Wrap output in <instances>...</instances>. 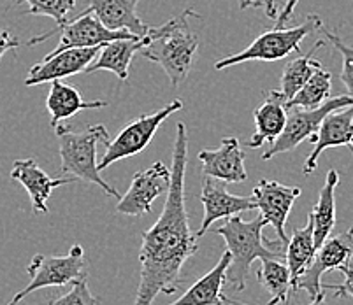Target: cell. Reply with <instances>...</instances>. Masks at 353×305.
Masks as SVG:
<instances>
[{
    "instance_id": "obj_31",
    "label": "cell",
    "mask_w": 353,
    "mask_h": 305,
    "mask_svg": "<svg viewBox=\"0 0 353 305\" xmlns=\"http://www.w3.org/2000/svg\"><path fill=\"white\" fill-rule=\"evenodd\" d=\"M339 272H343L345 275V282L343 284H323V290L332 291L336 298H353V265L341 266Z\"/></svg>"
},
{
    "instance_id": "obj_23",
    "label": "cell",
    "mask_w": 353,
    "mask_h": 305,
    "mask_svg": "<svg viewBox=\"0 0 353 305\" xmlns=\"http://www.w3.org/2000/svg\"><path fill=\"white\" fill-rule=\"evenodd\" d=\"M339 185V174L336 169H330L325 182L319 193V202L311 211L313 218V232L316 247L322 246L329 239L330 232L336 227V188Z\"/></svg>"
},
{
    "instance_id": "obj_9",
    "label": "cell",
    "mask_w": 353,
    "mask_h": 305,
    "mask_svg": "<svg viewBox=\"0 0 353 305\" xmlns=\"http://www.w3.org/2000/svg\"><path fill=\"white\" fill-rule=\"evenodd\" d=\"M54 34H60V43L50 54L62 53V51L74 50V48L104 46V44L111 43V41L127 39V37L136 35L128 30H111L95 14H81L79 12L74 20H67L65 23L59 25L54 30H50L46 34L37 35V37L30 39L28 41V46L43 43V41H46L48 37Z\"/></svg>"
},
{
    "instance_id": "obj_30",
    "label": "cell",
    "mask_w": 353,
    "mask_h": 305,
    "mask_svg": "<svg viewBox=\"0 0 353 305\" xmlns=\"http://www.w3.org/2000/svg\"><path fill=\"white\" fill-rule=\"evenodd\" d=\"M322 32L327 35V39L332 43V46L341 53L343 56V70H341V83L345 85L348 95H353V48L343 43L341 37L334 34V32L325 30L322 27Z\"/></svg>"
},
{
    "instance_id": "obj_1",
    "label": "cell",
    "mask_w": 353,
    "mask_h": 305,
    "mask_svg": "<svg viewBox=\"0 0 353 305\" xmlns=\"http://www.w3.org/2000/svg\"><path fill=\"white\" fill-rule=\"evenodd\" d=\"M188 165V132L185 123L176 125L172 149L171 186L165 205L152 228L141 233V281L132 305H153L159 295H172L185 282L183 265L197 253V235L192 233L185 207V176Z\"/></svg>"
},
{
    "instance_id": "obj_22",
    "label": "cell",
    "mask_w": 353,
    "mask_h": 305,
    "mask_svg": "<svg viewBox=\"0 0 353 305\" xmlns=\"http://www.w3.org/2000/svg\"><path fill=\"white\" fill-rule=\"evenodd\" d=\"M105 105H108L105 101H83L79 90L67 85L62 79H57V81L51 83L50 93H48L46 98V109L50 111L51 116V128H57L62 121L69 120L83 109H101L105 107Z\"/></svg>"
},
{
    "instance_id": "obj_20",
    "label": "cell",
    "mask_w": 353,
    "mask_h": 305,
    "mask_svg": "<svg viewBox=\"0 0 353 305\" xmlns=\"http://www.w3.org/2000/svg\"><path fill=\"white\" fill-rule=\"evenodd\" d=\"M230 265V253L225 251L221 255L220 262L208 272L204 277L188 288L178 300L169 305H223L225 295L223 288L227 284V269Z\"/></svg>"
},
{
    "instance_id": "obj_5",
    "label": "cell",
    "mask_w": 353,
    "mask_h": 305,
    "mask_svg": "<svg viewBox=\"0 0 353 305\" xmlns=\"http://www.w3.org/2000/svg\"><path fill=\"white\" fill-rule=\"evenodd\" d=\"M322 20L319 14H307L303 23L292 28H272V30L260 34L248 48L225 59L216 60L214 69L223 70L227 67L237 65L245 62H278L287 59L288 54L301 51V43L307 35L322 30Z\"/></svg>"
},
{
    "instance_id": "obj_34",
    "label": "cell",
    "mask_w": 353,
    "mask_h": 305,
    "mask_svg": "<svg viewBox=\"0 0 353 305\" xmlns=\"http://www.w3.org/2000/svg\"><path fill=\"white\" fill-rule=\"evenodd\" d=\"M297 4H299V0H287V4L283 6V11L278 14V18H276L274 21L276 28H283L285 23L292 20V16H294V11L295 8H297Z\"/></svg>"
},
{
    "instance_id": "obj_10",
    "label": "cell",
    "mask_w": 353,
    "mask_h": 305,
    "mask_svg": "<svg viewBox=\"0 0 353 305\" xmlns=\"http://www.w3.org/2000/svg\"><path fill=\"white\" fill-rule=\"evenodd\" d=\"M353 260V227L346 232L329 237L322 246L316 249L313 263L307 266V271L299 277L294 288V293L304 290L310 298L319 297L323 293L322 275L329 271H339L341 266L348 265Z\"/></svg>"
},
{
    "instance_id": "obj_19",
    "label": "cell",
    "mask_w": 353,
    "mask_h": 305,
    "mask_svg": "<svg viewBox=\"0 0 353 305\" xmlns=\"http://www.w3.org/2000/svg\"><path fill=\"white\" fill-rule=\"evenodd\" d=\"M139 0H86L81 14H95L111 30H128L144 37L150 30L137 16Z\"/></svg>"
},
{
    "instance_id": "obj_21",
    "label": "cell",
    "mask_w": 353,
    "mask_h": 305,
    "mask_svg": "<svg viewBox=\"0 0 353 305\" xmlns=\"http://www.w3.org/2000/svg\"><path fill=\"white\" fill-rule=\"evenodd\" d=\"M146 44L148 35H144V37L134 35V37H127V39L111 41V43L102 46L101 53L97 54V59L86 69V74H94L99 72V70H109L118 79L127 81L128 67H130L134 54L141 53V50L146 48Z\"/></svg>"
},
{
    "instance_id": "obj_17",
    "label": "cell",
    "mask_w": 353,
    "mask_h": 305,
    "mask_svg": "<svg viewBox=\"0 0 353 305\" xmlns=\"http://www.w3.org/2000/svg\"><path fill=\"white\" fill-rule=\"evenodd\" d=\"M288 101L280 90L265 93L264 101L253 111L255 132L246 146L259 149L265 143L272 144L283 134L288 120Z\"/></svg>"
},
{
    "instance_id": "obj_8",
    "label": "cell",
    "mask_w": 353,
    "mask_h": 305,
    "mask_svg": "<svg viewBox=\"0 0 353 305\" xmlns=\"http://www.w3.org/2000/svg\"><path fill=\"white\" fill-rule=\"evenodd\" d=\"M350 105H353V95H339V97L329 98L325 104L316 109H288V120L283 134L276 139V143L269 146V149L262 155V160H271L276 155L294 151L301 143L316 136V132L320 130L323 120L329 116L330 112L350 107Z\"/></svg>"
},
{
    "instance_id": "obj_18",
    "label": "cell",
    "mask_w": 353,
    "mask_h": 305,
    "mask_svg": "<svg viewBox=\"0 0 353 305\" xmlns=\"http://www.w3.org/2000/svg\"><path fill=\"white\" fill-rule=\"evenodd\" d=\"M11 179L20 182L25 189H27L28 197L32 202V211L37 214H48L50 207H48V198L51 197L54 188L65 186L74 182V178H60L51 179L50 176L37 165L34 158L27 160H16L11 170Z\"/></svg>"
},
{
    "instance_id": "obj_2",
    "label": "cell",
    "mask_w": 353,
    "mask_h": 305,
    "mask_svg": "<svg viewBox=\"0 0 353 305\" xmlns=\"http://www.w3.org/2000/svg\"><path fill=\"white\" fill-rule=\"evenodd\" d=\"M201 18L194 8L174 16L167 23L148 30V44L141 54L157 63L169 76L172 88H178L194 69L195 54L199 51V35L192 30L190 21Z\"/></svg>"
},
{
    "instance_id": "obj_3",
    "label": "cell",
    "mask_w": 353,
    "mask_h": 305,
    "mask_svg": "<svg viewBox=\"0 0 353 305\" xmlns=\"http://www.w3.org/2000/svg\"><path fill=\"white\" fill-rule=\"evenodd\" d=\"M268 227L265 218L260 214L252 221H245L239 216H232L225 223L213 230L216 235L223 237L227 251L230 253V265L227 269V284L236 291L246 288L250 266L255 260L287 258V251H278L269 247V240L264 239V228Z\"/></svg>"
},
{
    "instance_id": "obj_24",
    "label": "cell",
    "mask_w": 353,
    "mask_h": 305,
    "mask_svg": "<svg viewBox=\"0 0 353 305\" xmlns=\"http://www.w3.org/2000/svg\"><path fill=\"white\" fill-rule=\"evenodd\" d=\"M316 244H314L313 218L307 216L306 227L294 228L290 240L287 244V265L292 275V291L299 281L301 275L307 271V266L313 263L316 255Z\"/></svg>"
},
{
    "instance_id": "obj_27",
    "label": "cell",
    "mask_w": 353,
    "mask_h": 305,
    "mask_svg": "<svg viewBox=\"0 0 353 305\" xmlns=\"http://www.w3.org/2000/svg\"><path fill=\"white\" fill-rule=\"evenodd\" d=\"M332 90V74L323 69L322 65L314 70L313 76L306 81V85L295 93V97L288 101V109H316L325 104L330 98Z\"/></svg>"
},
{
    "instance_id": "obj_4",
    "label": "cell",
    "mask_w": 353,
    "mask_h": 305,
    "mask_svg": "<svg viewBox=\"0 0 353 305\" xmlns=\"http://www.w3.org/2000/svg\"><path fill=\"white\" fill-rule=\"evenodd\" d=\"M54 134L60 140V158H62V174H70L74 179L95 185L109 197L120 200L118 189L105 182L99 170L97 146L111 143L109 132L104 125H92L81 132H74L70 127H57Z\"/></svg>"
},
{
    "instance_id": "obj_33",
    "label": "cell",
    "mask_w": 353,
    "mask_h": 305,
    "mask_svg": "<svg viewBox=\"0 0 353 305\" xmlns=\"http://www.w3.org/2000/svg\"><path fill=\"white\" fill-rule=\"evenodd\" d=\"M20 48V39L14 37L9 30L6 28H0V60L8 51H14Z\"/></svg>"
},
{
    "instance_id": "obj_14",
    "label": "cell",
    "mask_w": 353,
    "mask_h": 305,
    "mask_svg": "<svg viewBox=\"0 0 353 305\" xmlns=\"http://www.w3.org/2000/svg\"><path fill=\"white\" fill-rule=\"evenodd\" d=\"M201 202L204 207V216H202L201 230L195 233L197 239L206 235L213 223H216L218 220H229L237 214L256 209L253 197H239V195L229 193L225 182L210 178V176H206V181H204Z\"/></svg>"
},
{
    "instance_id": "obj_25",
    "label": "cell",
    "mask_w": 353,
    "mask_h": 305,
    "mask_svg": "<svg viewBox=\"0 0 353 305\" xmlns=\"http://www.w3.org/2000/svg\"><path fill=\"white\" fill-rule=\"evenodd\" d=\"M256 279L264 286L271 300L265 305L288 304L292 291V275L287 263L278 258L260 260V269L256 271Z\"/></svg>"
},
{
    "instance_id": "obj_32",
    "label": "cell",
    "mask_w": 353,
    "mask_h": 305,
    "mask_svg": "<svg viewBox=\"0 0 353 305\" xmlns=\"http://www.w3.org/2000/svg\"><path fill=\"white\" fill-rule=\"evenodd\" d=\"M241 9H262L264 14L276 21L280 14V4L278 0H239Z\"/></svg>"
},
{
    "instance_id": "obj_26",
    "label": "cell",
    "mask_w": 353,
    "mask_h": 305,
    "mask_svg": "<svg viewBox=\"0 0 353 305\" xmlns=\"http://www.w3.org/2000/svg\"><path fill=\"white\" fill-rule=\"evenodd\" d=\"M323 46H325V43H323V41H319L310 53L303 54L299 59L292 60V62H288L287 65L283 67V72H281L280 79V92L283 93L287 101H292V98L295 97V93L299 92V90L306 85L307 79L313 76L314 70L322 65L319 60H313V56L314 53Z\"/></svg>"
},
{
    "instance_id": "obj_15",
    "label": "cell",
    "mask_w": 353,
    "mask_h": 305,
    "mask_svg": "<svg viewBox=\"0 0 353 305\" xmlns=\"http://www.w3.org/2000/svg\"><path fill=\"white\" fill-rule=\"evenodd\" d=\"M313 149L304 162L303 172L306 178L313 174L319 167V158L325 149L330 147H348L353 155V105L350 107L332 111L323 120L322 127L316 132V136L310 139Z\"/></svg>"
},
{
    "instance_id": "obj_11",
    "label": "cell",
    "mask_w": 353,
    "mask_h": 305,
    "mask_svg": "<svg viewBox=\"0 0 353 305\" xmlns=\"http://www.w3.org/2000/svg\"><path fill=\"white\" fill-rule=\"evenodd\" d=\"M169 186H171V169H167L165 163L155 162L146 170L136 172L128 191L118 200L117 213L125 216H144L152 213L153 202L160 195H167Z\"/></svg>"
},
{
    "instance_id": "obj_13",
    "label": "cell",
    "mask_w": 353,
    "mask_h": 305,
    "mask_svg": "<svg viewBox=\"0 0 353 305\" xmlns=\"http://www.w3.org/2000/svg\"><path fill=\"white\" fill-rule=\"evenodd\" d=\"M102 46L74 48L57 54H46L39 63L30 67L25 79V86H37L43 83H53L57 79H65L76 74L86 72L92 65Z\"/></svg>"
},
{
    "instance_id": "obj_35",
    "label": "cell",
    "mask_w": 353,
    "mask_h": 305,
    "mask_svg": "<svg viewBox=\"0 0 353 305\" xmlns=\"http://www.w3.org/2000/svg\"><path fill=\"white\" fill-rule=\"evenodd\" d=\"M225 302H229V304H232V305H248V304H243V302L232 300V298H229V297L225 298ZM310 305H327V302H325V290H323V293H320L319 297L313 298Z\"/></svg>"
},
{
    "instance_id": "obj_12",
    "label": "cell",
    "mask_w": 353,
    "mask_h": 305,
    "mask_svg": "<svg viewBox=\"0 0 353 305\" xmlns=\"http://www.w3.org/2000/svg\"><path fill=\"white\" fill-rule=\"evenodd\" d=\"M299 186H285L278 181H269V179H260L253 188V202L259 209L260 214L265 218L268 224L274 228V232L280 237L281 244L287 247L288 237L285 228H287L288 216L294 207L295 200L301 197Z\"/></svg>"
},
{
    "instance_id": "obj_7",
    "label": "cell",
    "mask_w": 353,
    "mask_h": 305,
    "mask_svg": "<svg viewBox=\"0 0 353 305\" xmlns=\"http://www.w3.org/2000/svg\"><path fill=\"white\" fill-rule=\"evenodd\" d=\"M181 107L183 102L179 98H176L174 102H171L165 107L159 109V111L152 112V114H143L137 120L130 121L127 127H123L118 132V136L114 137V140H111L108 144V149H105L104 156L99 160V170L102 172L111 163L120 162V160L128 158V156L139 155L141 151H144L150 146V143L155 137L160 125L167 118H171L174 112H178Z\"/></svg>"
},
{
    "instance_id": "obj_29",
    "label": "cell",
    "mask_w": 353,
    "mask_h": 305,
    "mask_svg": "<svg viewBox=\"0 0 353 305\" xmlns=\"http://www.w3.org/2000/svg\"><path fill=\"white\" fill-rule=\"evenodd\" d=\"M50 305H101V298L95 297L88 288V277L74 282L70 290L62 297L54 298Z\"/></svg>"
},
{
    "instance_id": "obj_6",
    "label": "cell",
    "mask_w": 353,
    "mask_h": 305,
    "mask_svg": "<svg viewBox=\"0 0 353 305\" xmlns=\"http://www.w3.org/2000/svg\"><path fill=\"white\" fill-rule=\"evenodd\" d=\"M86 265L88 263L85 258V249L78 244L70 247V251L62 256L35 255L27 266L30 282L25 286L23 290L18 291L8 305H18L25 297L37 290L63 288V286H72L74 282L86 279L88 277Z\"/></svg>"
},
{
    "instance_id": "obj_16",
    "label": "cell",
    "mask_w": 353,
    "mask_h": 305,
    "mask_svg": "<svg viewBox=\"0 0 353 305\" xmlns=\"http://www.w3.org/2000/svg\"><path fill=\"white\" fill-rule=\"evenodd\" d=\"M202 172L223 182H245L248 179L245 153L236 137H223L218 149H202L199 153Z\"/></svg>"
},
{
    "instance_id": "obj_28",
    "label": "cell",
    "mask_w": 353,
    "mask_h": 305,
    "mask_svg": "<svg viewBox=\"0 0 353 305\" xmlns=\"http://www.w3.org/2000/svg\"><path fill=\"white\" fill-rule=\"evenodd\" d=\"M12 2H25L28 6L25 14L48 16L57 21V25L65 23L67 14L76 6V0H12Z\"/></svg>"
}]
</instances>
